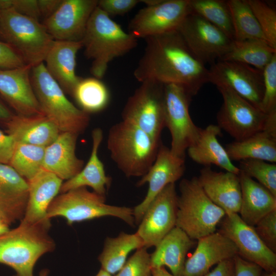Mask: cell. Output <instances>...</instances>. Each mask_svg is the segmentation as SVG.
I'll return each instance as SVG.
<instances>
[{"label": "cell", "mask_w": 276, "mask_h": 276, "mask_svg": "<svg viewBox=\"0 0 276 276\" xmlns=\"http://www.w3.org/2000/svg\"><path fill=\"white\" fill-rule=\"evenodd\" d=\"M226 2L232 21L234 40L259 39L267 41L246 0H228Z\"/></svg>", "instance_id": "obj_34"}, {"label": "cell", "mask_w": 276, "mask_h": 276, "mask_svg": "<svg viewBox=\"0 0 276 276\" xmlns=\"http://www.w3.org/2000/svg\"><path fill=\"white\" fill-rule=\"evenodd\" d=\"M16 143L12 137L0 130V164L8 165Z\"/></svg>", "instance_id": "obj_47"}, {"label": "cell", "mask_w": 276, "mask_h": 276, "mask_svg": "<svg viewBox=\"0 0 276 276\" xmlns=\"http://www.w3.org/2000/svg\"><path fill=\"white\" fill-rule=\"evenodd\" d=\"M9 229L8 226L4 224L0 219V235L5 233Z\"/></svg>", "instance_id": "obj_52"}, {"label": "cell", "mask_w": 276, "mask_h": 276, "mask_svg": "<svg viewBox=\"0 0 276 276\" xmlns=\"http://www.w3.org/2000/svg\"><path fill=\"white\" fill-rule=\"evenodd\" d=\"M220 223L219 232L235 244L239 256L266 272L275 271L276 253L266 246L254 227L244 222L239 214H226Z\"/></svg>", "instance_id": "obj_16"}, {"label": "cell", "mask_w": 276, "mask_h": 276, "mask_svg": "<svg viewBox=\"0 0 276 276\" xmlns=\"http://www.w3.org/2000/svg\"><path fill=\"white\" fill-rule=\"evenodd\" d=\"M0 38L32 67L44 62L55 41L42 23L11 9L0 10Z\"/></svg>", "instance_id": "obj_6"}, {"label": "cell", "mask_w": 276, "mask_h": 276, "mask_svg": "<svg viewBox=\"0 0 276 276\" xmlns=\"http://www.w3.org/2000/svg\"><path fill=\"white\" fill-rule=\"evenodd\" d=\"M221 130L218 125L214 124L201 128L197 139L187 150L188 155L194 162L204 167L214 165L239 175V168L233 164L225 149L218 140Z\"/></svg>", "instance_id": "obj_28"}, {"label": "cell", "mask_w": 276, "mask_h": 276, "mask_svg": "<svg viewBox=\"0 0 276 276\" xmlns=\"http://www.w3.org/2000/svg\"><path fill=\"white\" fill-rule=\"evenodd\" d=\"M223 98L217 114L218 126L235 141L244 140L266 126L269 114L225 86H216Z\"/></svg>", "instance_id": "obj_11"}, {"label": "cell", "mask_w": 276, "mask_h": 276, "mask_svg": "<svg viewBox=\"0 0 276 276\" xmlns=\"http://www.w3.org/2000/svg\"><path fill=\"white\" fill-rule=\"evenodd\" d=\"M264 93L261 110L268 114L276 111V55L262 71Z\"/></svg>", "instance_id": "obj_40"}, {"label": "cell", "mask_w": 276, "mask_h": 276, "mask_svg": "<svg viewBox=\"0 0 276 276\" xmlns=\"http://www.w3.org/2000/svg\"><path fill=\"white\" fill-rule=\"evenodd\" d=\"M98 0H62L42 23L55 40L81 41Z\"/></svg>", "instance_id": "obj_17"}, {"label": "cell", "mask_w": 276, "mask_h": 276, "mask_svg": "<svg viewBox=\"0 0 276 276\" xmlns=\"http://www.w3.org/2000/svg\"><path fill=\"white\" fill-rule=\"evenodd\" d=\"M81 109L87 113L104 109L110 101V93L106 85L95 77L81 78L72 95Z\"/></svg>", "instance_id": "obj_35"}, {"label": "cell", "mask_w": 276, "mask_h": 276, "mask_svg": "<svg viewBox=\"0 0 276 276\" xmlns=\"http://www.w3.org/2000/svg\"><path fill=\"white\" fill-rule=\"evenodd\" d=\"M275 55L276 49L266 41L233 40L228 51L218 61L242 63L263 71Z\"/></svg>", "instance_id": "obj_33"}, {"label": "cell", "mask_w": 276, "mask_h": 276, "mask_svg": "<svg viewBox=\"0 0 276 276\" xmlns=\"http://www.w3.org/2000/svg\"><path fill=\"white\" fill-rule=\"evenodd\" d=\"M82 48L81 41L55 40L44 61L49 74L64 93L71 95L82 78L75 69L77 54Z\"/></svg>", "instance_id": "obj_23"}, {"label": "cell", "mask_w": 276, "mask_h": 276, "mask_svg": "<svg viewBox=\"0 0 276 276\" xmlns=\"http://www.w3.org/2000/svg\"><path fill=\"white\" fill-rule=\"evenodd\" d=\"M81 42L85 56L91 60L90 73L100 80L111 61L127 54L137 44L136 38L98 6L89 18Z\"/></svg>", "instance_id": "obj_2"}, {"label": "cell", "mask_w": 276, "mask_h": 276, "mask_svg": "<svg viewBox=\"0 0 276 276\" xmlns=\"http://www.w3.org/2000/svg\"><path fill=\"white\" fill-rule=\"evenodd\" d=\"M12 115L10 110L0 101V120H6Z\"/></svg>", "instance_id": "obj_51"}, {"label": "cell", "mask_w": 276, "mask_h": 276, "mask_svg": "<svg viewBox=\"0 0 276 276\" xmlns=\"http://www.w3.org/2000/svg\"><path fill=\"white\" fill-rule=\"evenodd\" d=\"M79 134L60 132L55 140L45 148L42 169L65 181L78 174L84 161L76 154Z\"/></svg>", "instance_id": "obj_24"}, {"label": "cell", "mask_w": 276, "mask_h": 276, "mask_svg": "<svg viewBox=\"0 0 276 276\" xmlns=\"http://www.w3.org/2000/svg\"><path fill=\"white\" fill-rule=\"evenodd\" d=\"M240 172L267 188L276 196V165L256 159H245L239 162L238 167Z\"/></svg>", "instance_id": "obj_38"}, {"label": "cell", "mask_w": 276, "mask_h": 276, "mask_svg": "<svg viewBox=\"0 0 276 276\" xmlns=\"http://www.w3.org/2000/svg\"><path fill=\"white\" fill-rule=\"evenodd\" d=\"M61 2L60 0H38L41 16L45 18L49 17L57 9Z\"/></svg>", "instance_id": "obj_49"}, {"label": "cell", "mask_w": 276, "mask_h": 276, "mask_svg": "<svg viewBox=\"0 0 276 276\" xmlns=\"http://www.w3.org/2000/svg\"><path fill=\"white\" fill-rule=\"evenodd\" d=\"M32 68L0 69V94L17 114H43L31 81Z\"/></svg>", "instance_id": "obj_19"}, {"label": "cell", "mask_w": 276, "mask_h": 276, "mask_svg": "<svg viewBox=\"0 0 276 276\" xmlns=\"http://www.w3.org/2000/svg\"><path fill=\"white\" fill-rule=\"evenodd\" d=\"M50 220L19 224L0 235V263L12 268L17 276H34V267L43 255L55 249L49 234Z\"/></svg>", "instance_id": "obj_3"}, {"label": "cell", "mask_w": 276, "mask_h": 276, "mask_svg": "<svg viewBox=\"0 0 276 276\" xmlns=\"http://www.w3.org/2000/svg\"><path fill=\"white\" fill-rule=\"evenodd\" d=\"M268 43L276 49V11L266 2L246 0Z\"/></svg>", "instance_id": "obj_39"}, {"label": "cell", "mask_w": 276, "mask_h": 276, "mask_svg": "<svg viewBox=\"0 0 276 276\" xmlns=\"http://www.w3.org/2000/svg\"><path fill=\"white\" fill-rule=\"evenodd\" d=\"M185 158L173 155L170 148L160 144L155 159L147 172L136 183L141 187L148 184L147 194L143 201L133 209L136 224H139L147 208L167 185L175 183L185 171Z\"/></svg>", "instance_id": "obj_18"}, {"label": "cell", "mask_w": 276, "mask_h": 276, "mask_svg": "<svg viewBox=\"0 0 276 276\" xmlns=\"http://www.w3.org/2000/svg\"><path fill=\"white\" fill-rule=\"evenodd\" d=\"M261 276H276V272L275 271L271 272L265 271L262 275L261 273Z\"/></svg>", "instance_id": "obj_55"}, {"label": "cell", "mask_w": 276, "mask_h": 276, "mask_svg": "<svg viewBox=\"0 0 276 276\" xmlns=\"http://www.w3.org/2000/svg\"><path fill=\"white\" fill-rule=\"evenodd\" d=\"M254 227L266 246L276 253V210L262 218Z\"/></svg>", "instance_id": "obj_42"}, {"label": "cell", "mask_w": 276, "mask_h": 276, "mask_svg": "<svg viewBox=\"0 0 276 276\" xmlns=\"http://www.w3.org/2000/svg\"><path fill=\"white\" fill-rule=\"evenodd\" d=\"M3 121L6 125L7 134L16 143L46 147L60 133L55 125L43 114H13Z\"/></svg>", "instance_id": "obj_25"}, {"label": "cell", "mask_w": 276, "mask_h": 276, "mask_svg": "<svg viewBox=\"0 0 276 276\" xmlns=\"http://www.w3.org/2000/svg\"><path fill=\"white\" fill-rule=\"evenodd\" d=\"M140 2L139 0H99L97 6L110 17L129 12Z\"/></svg>", "instance_id": "obj_44"}, {"label": "cell", "mask_w": 276, "mask_h": 276, "mask_svg": "<svg viewBox=\"0 0 276 276\" xmlns=\"http://www.w3.org/2000/svg\"><path fill=\"white\" fill-rule=\"evenodd\" d=\"M241 201L239 215L254 227L264 216L276 210V196L267 188L240 171Z\"/></svg>", "instance_id": "obj_30"}, {"label": "cell", "mask_w": 276, "mask_h": 276, "mask_svg": "<svg viewBox=\"0 0 276 276\" xmlns=\"http://www.w3.org/2000/svg\"><path fill=\"white\" fill-rule=\"evenodd\" d=\"M143 247V242L136 233L121 232L116 237H107L98 257L101 269L111 275L118 273L127 261L129 254Z\"/></svg>", "instance_id": "obj_32"}, {"label": "cell", "mask_w": 276, "mask_h": 276, "mask_svg": "<svg viewBox=\"0 0 276 276\" xmlns=\"http://www.w3.org/2000/svg\"><path fill=\"white\" fill-rule=\"evenodd\" d=\"M45 148L16 143L8 165L27 181H29L42 169Z\"/></svg>", "instance_id": "obj_37"}, {"label": "cell", "mask_w": 276, "mask_h": 276, "mask_svg": "<svg viewBox=\"0 0 276 276\" xmlns=\"http://www.w3.org/2000/svg\"><path fill=\"white\" fill-rule=\"evenodd\" d=\"M209 70V82L225 86L261 110L264 93L262 71L242 63L217 61Z\"/></svg>", "instance_id": "obj_14"}, {"label": "cell", "mask_w": 276, "mask_h": 276, "mask_svg": "<svg viewBox=\"0 0 276 276\" xmlns=\"http://www.w3.org/2000/svg\"><path fill=\"white\" fill-rule=\"evenodd\" d=\"M268 114L264 129L244 140L226 145L225 149L232 161L256 159L276 162V111Z\"/></svg>", "instance_id": "obj_27"}, {"label": "cell", "mask_w": 276, "mask_h": 276, "mask_svg": "<svg viewBox=\"0 0 276 276\" xmlns=\"http://www.w3.org/2000/svg\"><path fill=\"white\" fill-rule=\"evenodd\" d=\"M176 226L193 240L216 232L226 214L206 195L197 177L184 178L179 184Z\"/></svg>", "instance_id": "obj_7"}, {"label": "cell", "mask_w": 276, "mask_h": 276, "mask_svg": "<svg viewBox=\"0 0 276 276\" xmlns=\"http://www.w3.org/2000/svg\"><path fill=\"white\" fill-rule=\"evenodd\" d=\"M9 9L38 20L41 17L37 0H0V10Z\"/></svg>", "instance_id": "obj_43"}, {"label": "cell", "mask_w": 276, "mask_h": 276, "mask_svg": "<svg viewBox=\"0 0 276 276\" xmlns=\"http://www.w3.org/2000/svg\"><path fill=\"white\" fill-rule=\"evenodd\" d=\"M29 185L13 168L0 164V219L9 226L24 218Z\"/></svg>", "instance_id": "obj_21"}, {"label": "cell", "mask_w": 276, "mask_h": 276, "mask_svg": "<svg viewBox=\"0 0 276 276\" xmlns=\"http://www.w3.org/2000/svg\"><path fill=\"white\" fill-rule=\"evenodd\" d=\"M150 254L143 247L127 260L115 276H152Z\"/></svg>", "instance_id": "obj_41"}, {"label": "cell", "mask_w": 276, "mask_h": 276, "mask_svg": "<svg viewBox=\"0 0 276 276\" xmlns=\"http://www.w3.org/2000/svg\"><path fill=\"white\" fill-rule=\"evenodd\" d=\"M92 148L89 158L81 171L76 175L62 183L60 193L83 187H89L93 191L102 196H106L111 178L107 176L103 164L98 156V150L102 143V130L96 128L91 132Z\"/></svg>", "instance_id": "obj_29"}, {"label": "cell", "mask_w": 276, "mask_h": 276, "mask_svg": "<svg viewBox=\"0 0 276 276\" xmlns=\"http://www.w3.org/2000/svg\"><path fill=\"white\" fill-rule=\"evenodd\" d=\"M178 195L175 183L167 185L147 208L136 232L144 247L156 246L176 226Z\"/></svg>", "instance_id": "obj_15"}, {"label": "cell", "mask_w": 276, "mask_h": 276, "mask_svg": "<svg viewBox=\"0 0 276 276\" xmlns=\"http://www.w3.org/2000/svg\"><path fill=\"white\" fill-rule=\"evenodd\" d=\"M50 271L48 269H42L39 274V276H48L49 274ZM13 276H17L16 274L14 275Z\"/></svg>", "instance_id": "obj_53"}, {"label": "cell", "mask_w": 276, "mask_h": 276, "mask_svg": "<svg viewBox=\"0 0 276 276\" xmlns=\"http://www.w3.org/2000/svg\"><path fill=\"white\" fill-rule=\"evenodd\" d=\"M191 13L203 18L234 40V31L226 1L189 0Z\"/></svg>", "instance_id": "obj_36"}, {"label": "cell", "mask_w": 276, "mask_h": 276, "mask_svg": "<svg viewBox=\"0 0 276 276\" xmlns=\"http://www.w3.org/2000/svg\"><path fill=\"white\" fill-rule=\"evenodd\" d=\"M31 81L44 115L57 127L60 132L79 134L89 125L88 113L76 107L48 72L44 62L33 67Z\"/></svg>", "instance_id": "obj_5"}, {"label": "cell", "mask_w": 276, "mask_h": 276, "mask_svg": "<svg viewBox=\"0 0 276 276\" xmlns=\"http://www.w3.org/2000/svg\"><path fill=\"white\" fill-rule=\"evenodd\" d=\"M197 240L195 250L186 260L182 276H204L212 266L238 255L235 244L219 231Z\"/></svg>", "instance_id": "obj_20"}, {"label": "cell", "mask_w": 276, "mask_h": 276, "mask_svg": "<svg viewBox=\"0 0 276 276\" xmlns=\"http://www.w3.org/2000/svg\"><path fill=\"white\" fill-rule=\"evenodd\" d=\"M165 124L171 136L172 154L185 158L186 152L197 139L201 128L192 121L189 106L193 96L182 86L164 85Z\"/></svg>", "instance_id": "obj_10"}, {"label": "cell", "mask_w": 276, "mask_h": 276, "mask_svg": "<svg viewBox=\"0 0 276 276\" xmlns=\"http://www.w3.org/2000/svg\"><path fill=\"white\" fill-rule=\"evenodd\" d=\"M152 276H175L169 273L165 267H152Z\"/></svg>", "instance_id": "obj_50"}, {"label": "cell", "mask_w": 276, "mask_h": 276, "mask_svg": "<svg viewBox=\"0 0 276 276\" xmlns=\"http://www.w3.org/2000/svg\"><path fill=\"white\" fill-rule=\"evenodd\" d=\"M161 143L137 127L123 121L110 128L107 140L111 158L127 177H141L147 172Z\"/></svg>", "instance_id": "obj_4"}, {"label": "cell", "mask_w": 276, "mask_h": 276, "mask_svg": "<svg viewBox=\"0 0 276 276\" xmlns=\"http://www.w3.org/2000/svg\"><path fill=\"white\" fill-rule=\"evenodd\" d=\"M235 276H261L262 269L257 264L244 260L239 255L234 258Z\"/></svg>", "instance_id": "obj_46"}, {"label": "cell", "mask_w": 276, "mask_h": 276, "mask_svg": "<svg viewBox=\"0 0 276 276\" xmlns=\"http://www.w3.org/2000/svg\"><path fill=\"white\" fill-rule=\"evenodd\" d=\"M204 276H235L234 258L223 261Z\"/></svg>", "instance_id": "obj_48"}, {"label": "cell", "mask_w": 276, "mask_h": 276, "mask_svg": "<svg viewBox=\"0 0 276 276\" xmlns=\"http://www.w3.org/2000/svg\"><path fill=\"white\" fill-rule=\"evenodd\" d=\"M197 179L208 197L226 214L239 213L241 201L239 175L217 172L210 166H205L200 170Z\"/></svg>", "instance_id": "obj_22"}, {"label": "cell", "mask_w": 276, "mask_h": 276, "mask_svg": "<svg viewBox=\"0 0 276 276\" xmlns=\"http://www.w3.org/2000/svg\"><path fill=\"white\" fill-rule=\"evenodd\" d=\"M144 52L133 72L141 83L155 81L184 87L193 97L209 82V70L177 30L145 39Z\"/></svg>", "instance_id": "obj_1"}, {"label": "cell", "mask_w": 276, "mask_h": 276, "mask_svg": "<svg viewBox=\"0 0 276 276\" xmlns=\"http://www.w3.org/2000/svg\"><path fill=\"white\" fill-rule=\"evenodd\" d=\"M106 197L83 187L57 195L50 203L47 218H64L68 225L102 217L118 218L134 226L133 209L107 204Z\"/></svg>", "instance_id": "obj_8"}, {"label": "cell", "mask_w": 276, "mask_h": 276, "mask_svg": "<svg viewBox=\"0 0 276 276\" xmlns=\"http://www.w3.org/2000/svg\"><path fill=\"white\" fill-rule=\"evenodd\" d=\"M122 121L130 123L161 142L165 124L164 85L145 81L128 99L122 111Z\"/></svg>", "instance_id": "obj_9"}, {"label": "cell", "mask_w": 276, "mask_h": 276, "mask_svg": "<svg viewBox=\"0 0 276 276\" xmlns=\"http://www.w3.org/2000/svg\"><path fill=\"white\" fill-rule=\"evenodd\" d=\"M195 242L180 228L175 226L156 245L150 255L151 267L167 266L175 276H182L186 257Z\"/></svg>", "instance_id": "obj_31"}, {"label": "cell", "mask_w": 276, "mask_h": 276, "mask_svg": "<svg viewBox=\"0 0 276 276\" xmlns=\"http://www.w3.org/2000/svg\"><path fill=\"white\" fill-rule=\"evenodd\" d=\"M190 13L189 0H160L135 14L129 21L128 33L145 39L176 31Z\"/></svg>", "instance_id": "obj_12"}, {"label": "cell", "mask_w": 276, "mask_h": 276, "mask_svg": "<svg viewBox=\"0 0 276 276\" xmlns=\"http://www.w3.org/2000/svg\"><path fill=\"white\" fill-rule=\"evenodd\" d=\"M193 54L205 65L213 64L228 51L232 40L217 27L190 13L177 30Z\"/></svg>", "instance_id": "obj_13"}, {"label": "cell", "mask_w": 276, "mask_h": 276, "mask_svg": "<svg viewBox=\"0 0 276 276\" xmlns=\"http://www.w3.org/2000/svg\"><path fill=\"white\" fill-rule=\"evenodd\" d=\"M62 181L53 173L43 169L28 181V203L20 224H33L50 220L47 218V210L52 200L60 192Z\"/></svg>", "instance_id": "obj_26"}, {"label": "cell", "mask_w": 276, "mask_h": 276, "mask_svg": "<svg viewBox=\"0 0 276 276\" xmlns=\"http://www.w3.org/2000/svg\"><path fill=\"white\" fill-rule=\"evenodd\" d=\"M96 276H112L107 272L101 269Z\"/></svg>", "instance_id": "obj_54"}, {"label": "cell", "mask_w": 276, "mask_h": 276, "mask_svg": "<svg viewBox=\"0 0 276 276\" xmlns=\"http://www.w3.org/2000/svg\"><path fill=\"white\" fill-rule=\"evenodd\" d=\"M26 65L10 45L0 40V69L15 68Z\"/></svg>", "instance_id": "obj_45"}]
</instances>
